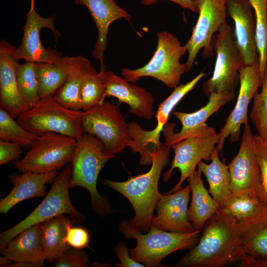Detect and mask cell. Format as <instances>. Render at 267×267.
I'll list each match as a JSON object with an SVG mask.
<instances>
[{"label":"cell","mask_w":267,"mask_h":267,"mask_svg":"<svg viewBox=\"0 0 267 267\" xmlns=\"http://www.w3.org/2000/svg\"><path fill=\"white\" fill-rule=\"evenodd\" d=\"M244 257L237 222L215 214L205 223L197 243L176 265L177 267H222Z\"/></svg>","instance_id":"obj_1"},{"label":"cell","mask_w":267,"mask_h":267,"mask_svg":"<svg viewBox=\"0 0 267 267\" xmlns=\"http://www.w3.org/2000/svg\"><path fill=\"white\" fill-rule=\"evenodd\" d=\"M171 146L161 143L151 154L152 163L146 173L129 178L124 181H116L105 178L102 182L124 195L132 205L134 218L127 220L132 227L148 232L151 226L154 212L161 193L158 183L163 169L169 164Z\"/></svg>","instance_id":"obj_2"},{"label":"cell","mask_w":267,"mask_h":267,"mask_svg":"<svg viewBox=\"0 0 267 267\" xmlns=\"http://www.w3.org/2000/svg\"><path fill=\"white\" fill-rule=\"evenodd\" d=\"M115 157L108 154L96 136L84 133L77 139L72 163L69 188L82 187L89 191L92 209L101 217L113 212L108 198L98 192L97 181L100 172L107 161Z\"/></svg>","instance_id":"obj_3"},{"label":"cell","mask_w":267,"mask_h":267,"mask_svg":"<svg viewBox=\"0 0 267 267\" xmlns=\"http://www.w3.org/2000/svg\"><path fill=\"white\" fill-rule=\"evenodd\" d=\"M119 230L127 238H134L135 247L129 249L131 257L145 267H155L173 252L190 249L198 242L201 231L178 233L165 231L151 225L147 233L143 234L138 228L131 226L126 220L122 221Z\"/></svg>","instance_id":"obj_4"},{"label":"cell","mask_w":267,"mask_h":267,"mask_svg":"<svg viewBox=\"0 0 267 267\" xmlns=\"http://www.w3.org/2000/svg\"><path fill=\"white\" fill-rule=\"evenodd\" d=\"M157 45L149 62L136 69H122V76L130 83H135L143 77H151L174 89L179 84L182 75L186 71V64L180 59L187 49L181 45L177 37L167 31L158 32Z\"/></svg>","instance_id":"obj_5"},{"label":"cell","mask_w":267,"mask_h":267,"mask_svg":"<svg viewBox=\"0 0 267 267\" xmlns=\"http://www.w3.org/2000/svg\"><path fill=\"white\" fill-rule=\"evenodd\" d=\"M72 168L67 166L54 179L53 183L45 198L26 218L0 234V249L26 228L57 216L68 214L73 223H79L86 216L72 204L69 197V181Z\"/></svg>","instance_id":"obj_6"},{"label":"cell","mask_w":267,"mask_h":267,"mask_svg":"<svg viewBox=\"0 0 267 267\" xmlns=\"http://www.w3.org/2000/svg\"><path fill=\"white\" fill-rule=\"evenodd\" d=\"M81 110L68 109L53 97L41 99L17 118L25 130L37 135L55 133L79 139L84 134Z\"/></svg>","instance_id":"obj_7"},{"label":"cell","mask_w":267,"mask_h":267,"mask_svg":"<svg viewBox=\"0 0 267 267\" xmlns=\"http://www.w3.org/2000/svg\"><path fill=\"white\" fill-rule=\"evenodd\" d=\"M84 133L96 136L107 152L116 156L132 141L128 123L118 106L108 101L83 111L81 115Z\"/></svg>","instance_id":"obj_8"},{"label":"cell","mask_w":267,"mask_h":267,"mask_svg":"<svg viewBox=\"0 0 267 267\" xmlns=\"http://www.w3.org/2000/svg\"><path fill=\"white\" fill-rule=\"evenodd\" d=\"M77 144L73 137L55 133L39 135L20 161L13 162L21 172L46 173L59 170L71 162Z\"/></svg>","instance_id":"obj_9"},{"label":"cell","mask_w":267,"mask_h":267,"mask_svg":"<svg viewBox=\"0 0 267 267\" xmlns=\"http://www.w3.org/2000/svg\"><path fill=\"white\" fill-rule=\"evenodd\" d=\"M212 46L217 54L215 68L211 78L202 86L208 97L213 93L234 92L239 82V69L243 64L242 54L227 22L213 36Z\"/></svg>","instance_id":"obj_10"},{"label":"cell","mask_w":267,"mask_h":267,"mask_svg":"<svg viewBox=\"0 0 267 267\" xmlns=\"http://www.w3.org/2000/svg\"><path fill=\"white\" fill-rule=\"evenodd\" d=\"M206 74L201 72L190 81L178 86L171 94L159 105L156 114L157 124L151 131H145L135 122L128 123L132 141L130 144L133 151L140 155L139 164L142 166L152 164L151 154L160 146V133L167 123L175 107L189 92L191 91Z\"/></svg>","instance_id":"obj_11"},{"label":"cell","mask_w":267,"mask_h":267,"mask_svg":"<svg viewBox=\"0 0 267 267\" xmlns=\"http://www.w3.org/2000/svg\"><path fill=\"white\" fill-rule=\"evenodd\" d=\"M198 9L197 22L192 35L185 44L188 57L185 62L186 71L190 70L199 51L203 48V57L214 55L212 39L226 20L227 0H191Z\"/></svg>","instance_id":"obj_12"},{"label":"cell","mask_w":267,"mask_h":267,"mask_svg":"<svg viewBox=\"0 0 267 267\" xmlns=\"http://www.w3.org/2000/svg\"><path fill=\"white\" fill-rule=\"evenodd\" d=\"M56 19L55 14L48 18L40 16L35 8V0H31L21 43L15 53L17 59L34 63H58L61 61L63 57L62 53L56 49L44 47L40 39V32L44 28L49 29L53 32L56 42L61 36L54 27Z\"/></svg>","instance_id":"obj_13"},{"label":"cell","mask_w":267,"mask_h":267,"mask_svg":"<svg viewBox=\"0 0 267 267\" xmlns=\"http://www.w3.org/2000/svg\"><path fill=\"white\" fill-rule=\"evenodd\" d=\"M240 88L235 105L221 129L220 139L216 145L218 152L222 151L226 139L232 142L237 141L242 125H249L248 110L249 104L261 86L259 58L252 64H242L239 69Z\"/></svg>","instance_id":"obj_14"},{"label":"cell","mask_w":267,"mask_h":267,"mask_svg":"<svg viewBox=\"0 0 267 267\" xmlns=\"http://www.w3.org/2000/svg\"><path fill=\"white\" fill-rule=\"evenodd\" d=\"M219 139V133L216 132L190 136L171 146L175 156L170 169L164 174L163 179L164 181H168L176 168L179 171L180 177L177 184L167 193L181 189L183 182L195 172L196 167L200 161H210Z\"/></svg>","instance_id":"obj_15"},{"label":"cell","mask_w":267,"mask_h":267,"mask_svg":"<svg viewBox=\"0 0 267 267\" xmlns=\"http://www.w3.org/2000/svg\"><path fill=\"white\" fill-rule=\"evenodd\" d=\"M234 96V92L213 93L209 96L207 103L194 112L187 113L173 110L171 114L179 120L182 127L179 132L175 133L176 124L167 123L162 132L165 143L171 146L190 136L216 133L213 127L206 124L207 120L224 104L232 100Z\"/></svg>","instance_id":"obj_16"},{"label":"cell","mask_w":267,"mask_h":267,"mask_svg":"<svg viewBox=\"0 0 267 267\" xmlns=\"http://www.w3.org/2000/svg\"><path fill=\"white\" fill-rule=\"evenodd\" d=\"M253 135L249 124L244 126L238 152L228 165L232 193L246 191L259 196L261 175Z\"/></svg>","instance_id":"obj_17"},{"label":"cell","mask_w":267,"mask_h":267,"mask_svg":"<svg viewBox=\"0 0 267 267\" xmlns=\"http://www.w3.org/2000/svg\"><path fill=\"white\" fill-rule=\"evenodd\" d=\"M190 192L188 184L176 192L161 194L156 206L157 215L153 218L151 225L173 232L195 231L188 216Z\"/></svg>","instance_id":"obj_18"},{"label":"cell","mask_w":267,"mask_h":267,"mask_svg":"<svg viewBox=\"0 0 267 267\" xmlns=\"http://www.w3.org/2000/svg\"><path fill=\"white\" fill-rule=\"evenodd\" d=\"M17 47L4 39L0 41V106L13 118L29 108L20 96L16 72L19 64L15 53Z\"/></svg>","instance_id":"obj_19"},{"label":"cell","mask_w":267,"mask_h":267,"mask_svg":"<svg viewBox=\"0 0 267 267\" xmlns=\"http://www.w3.org/2000/svg\"><path fill=\"white\" fill-rule=\"evenodd\" d=\"M105 81L106 97L118 99V106L126 103L129 107V113L146 120L153 117L155 98L150 92L111 71L105 73Z\"/></svg>","instance_id":"obj_20"},{"label":"cell","mask_w":267,"mask_h":267,"mask_svg":"<svg viewBox=\"0 0 267 267\" xmlns=\"http://www.w3.org/2000/svg\"><path fill=\"white\" fill-rule=\"evenodd\" d=\"M248 0H227V10L234 23V37L243 57L249 65L259 58L254 12Z\"/></svg>","instance_id":"obj_21"},{"label":"cell","mask_w":267,"mask_h":267,"mask_svg":"<svg viewBox=\"0 0 267 267\" xmlns=\"http://www.w3.org/2000/svg\"><path fill=\"white\" fill-rule=\"evenodd\" d=\"M74 2L77 5L86 6L90 13L98 31L92 55L95 61H99L100 70H107L104 59L109 26L117 20L124 19L130 21L132 15L118 5L115 0H75Z\"/></svg>","instance_id":"obj_22"},{"label":"cell","mask_w":267,"mask_h":267,"mask_svg":"<svg viewBox=\"0 0 267 267\" xmlns=\"http://www.w3.org/2000/svg\"><path fill=\"white\" fill-rule=\"evenodd\" d=\"M58 174V170H56L46 173L24 172L8 175L13 186L8 195L1 199L0 213L5 215L24 200L45 196V184L54 179Z\"/></svg>","instance_id":"obj_23"},{"label":"cell","mask_w":267,"mask_h":267,"mask_svg":"<svg viewBox=\"0 0 267 267\" xmlns=\"http://www.w3.org/2000/svg\"><path fill=\"white\" fill-rule=\"evenodd\" d=\"M243 259L239 262L267 259V206L250 219L237 223Z\"/></svg>","instance_id":"obj_24"},{"label":"cell","mask_w":267,"mask_h":267,"mask_svg":"<svg viewBox=\"0 0 267 267\" xmlns=\"http://www.w3.org/2000/svg\"><path fill=\"white\" fill-rule=\"evenodd\" d=\"M41 223L23 230L0 249L2 255L13 262L44 266L45 260L41 245Z\"/></svg>","instance_id":"obj_25"},{"label":"cell","mask_w":267,"mask_h":267,"mask_svg":"<svg viewBox=\"0 0 267 267\" xmlns=\"http://www.w3.org/2000/svg\"><path fill=\"white\" fill-rule=\"evenodd\" d=\"M199 170L187 178L190 186L191 201L188 219L195 230L202 231L206 222L219 211V204L205 188Z\"/></svg>","instance_id":"obj_26"},{"label":"cell","mask_w":267,"mask_h":267,"mask_svg":"<svg viewBox=\"0 0 267 267\" xmlns=\"http://www.w3.org/2000/svg\"><path fill=\"white\" fill-rule=\"evenodd\" d=\"M67 75L65 83L53 98L62 106L72 110H81L80 95L83 74L91 62L82 55L65 56Z\"/></svg>","instance_id":"obj_27"},{"label":"cell","mask_w":267,"mask_h":267,"mask_svg":"<svg viewBox=\"0 0 267 267\" xmlns=\"http://www.w3.org/2000/svg\"><path fill=\"white\" fill-rule=\"evenodd\" d=\"M73 222L64 215L41 223V245L45 258L49 263L55 262L71 247L66 241L68 229Z\"/></svg>","instance_id":"obj_28"},{"label":"cell","mask_w":267,"mask_h":267,"mask_svg":"<svg viewBox=\"0 0 267 267\" xmlns=\"http://www.w3.org/2000/svg\"><path fill=\"white\" fill-rule=\"evenodd\" d=\"M216 148L212 152L209 164L200 161L198 170L206 177L209 183L208 192L219 204H222L232 193L228 165L219 159Z\"/></svg>","instance_id":"obj_29"},{"label":"cell","mask_w":267,"mask_h":267,"mask_svg":"<svg viewBox=\"0 0 267 267\" xmlns=\"http://www.w3.org/2000/svg\"><path fill=\"white\" fill-rule=\"evenodd\" d=\"M34 67L40 99L53 97L67 78L65 56L58 63L37 62Z\"/></svg>","instance_id":"obj_30"},{"label":"cell","mask_w":267,"mask_h":267,"mask_svg":"<svg viewBox=\"0 0 267 267\" xmlns=\"http://www.w3.org/2000/svg\"><path fill=\"white\" fill-rule=\"evenodd\" d=\"M264 205L258 196L244 191L232 193L220 205L219 211L239 223L254 216Z\"/></svg>","instance_id":"obj_31"},{"label":"cell","mask_w":267,"mask_h":267,"mask_svg":"<svg viewBox=\"0 0 267 267\" xmlns=\"http://www.w3.org/2000/svg\"><path fill=\"white\" fill-rule=\"evenodd\" d=\"M97 72L90 64L84 72L81 80L80 95L83 111L102 103L106 97L105 73Z\"/></svg>","instance_id":"obj_32"},{"label":"cell","mask_w":267,"mask_h":267,"mask_svg":"<svg viewBox=\"0 0 267 267\" xmlns=\"http://www.w3.org/2000/svg\"><path fill=\"white\" fill-rule=\"evenodd\" d=\"M248 1L255 14L256 44L261 83L267 61V0Z\"/></svg>","instance_id":"obj_33"},{"label":"cell","mask_w":267,"mask_h":267,"mask_svg":"<svg viewBox=\"0 0 267 267\" xmlns=\"http://www.w3.org/2000/svg\"><path fill=\"white\" fill-rule=\"evenodd\" d=\"M34 64V62L26 61L19 63L16 72L20 96L29 109L35 106L41 99Z\"/></svg>","instance_id":"obj_34"},{"label":"cell","mask_w":267,"mask_h":267,"mask_svg":"<svg viewBox=\"0 0 267 267\" xmlns=\"http://www.w3.org/2000/svg\"><path fill=\"white\" fill-rule=\"evenodd\" d=\"M38 135L22 127L5 109H0V139L29 149Z\"/></svg>","instance_id":"obj_35"},{"label":"cell","mask_w":267,"mask_h":267,"mask_svg":"<svg viewBox=\"0 0 267 267\" xmlns=\"http://www.w3.org/2000/svg\"><path fill=\"white\" fill-rule=\"evenodd\" d=\"M260 87L261 91H257L253 99L250 118L258 135L267 141V61Z\"/></svg>","instance_id":"obj_36"},{"label":"cell","mask_w":267,"mask_h":267,"mask_svg":"<svg viewBox=\"0 0 267 267\" xmlns=\"http://www.w3.org/2000/svg\"><path fill=\"white\" fill-rule=\"evenodd\" d=\"M253 145L261 175L259 197L262 203L267 206V141L258 134H254Z\"/></svg>","instance_id":"obj_37"},{"label":"cell","mask_w":267,"mask_h":267,"mask_svg":"<svg viewBox=\"0 0 267 267\" xmlns=\"http://www.w3.org/2000/svg\"><path fill=\"white\" fill-rule=\"evenodd\" d=\"M89 255L82 249L70 248L55 262V267H87L90 266Z\"/></svg>","instance_id":"obj_38"},{"label":"cell","mask_w":267,"mask_h":267,"mask_svg":"<svg viewBox=\"0 0 267 267\" xmlns=\"http://www.w3.org/2000/svg\"><path fill=\"white\" fill-rule=\"evenodd\" d=\"M66 241L71 247L83 250L88 247L90 241V236L86 229L71 226L68 230Z\"/></svg>","instance_id":"obj_39"},{"label":"cell","mask_w":267,"mask_h":267,"mask_svg":"<svg viewBox=\"0 0 267 267\" xmlns=\"http://www.w3.org/2000/svg\"><path fill=\"white\" fill-rule=\"evenodd\" d=\"M22 147L19 144L0 139V165H3L19 158L22 153Z\"/></svg>","instance_id":"obj_40"},{"label":"cell","mask_w":267,"mask_h":267,"mask_svg":"<svg viewBox=\"0 0 267 267\" xmlns=\"http://www.w3.org/2000/svg\"><path fill=\"white\" fill-rule=\"evenodd\" d=\"M114 251L117 257L120 262L117 263V267H144L142 264L134 260L130 256L129 248L127 243L120 241L115 248Z\"/></svg>","instance_id":"obj_41"},{"label":"cell","mask_w":267,"mask_h":267,"mask_svg":"<svg viewBox=\"0 0 267 267\" xmlns=\"http://www.w3.org/2000/svg\"><path fill=\"white\" fill-rule=\"evenodd\" d=\"M160 0L170 1L179 5L183 8L198 13V9L191 0H140V2L144 5L149 6L156 3Z\"/></svg>","instance_id":"obj_42"},{"label":"cell","mask_w":267,"mask_h":267,"mask_svg":"<svg viewBox=\"0 0 267 267\" xmlns=\"http://www.w3.org/2000/svg\"><path fill=\"white\" fill-rule=\"evenodd\" d=\"M239 267H267V259L263 260H251L240 263Z\"/></svg>","instance_id":"obj_43"},{"label":"cell","mask_w":267,"mask_h":267,"mask_svg":"<svg viewBox=\"0 0 267 267\" xmlns=\"http://www.w3.org/2000/svg\"><path fill=\"white\" fill-rule=\"evenodd\" d=\"M36 267L35 265L24 262H14L9 267Z\"/></svg>","instance_id":"obj_44"},{"label":"cell","mask_w":267,"mask_h":267,"mask_svg":"<svg viewBox=\"0 0 267 267\" xmlns=\"http://www.w3.org/2000/svg\"><path fill=\"white\" fill-rule=\"evenodd\" d=\"M12 261L8 258L4 257H0V267H9L11 264Z\"/></svg>","instance_id":"obj_45"}]
</instances>
